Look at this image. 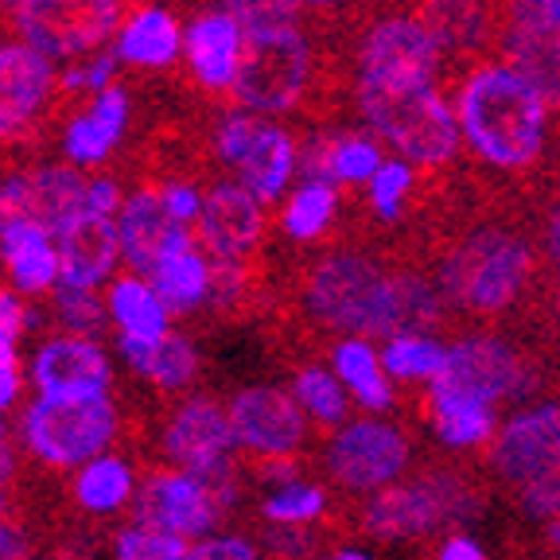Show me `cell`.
Here are the masks:
<instances>
[{
    "label": "cell",
    "instance_id": "13",
    "mask_svg": "<svg viewBox=\"0 0 560 560\" xmlns=\"http://www.w3.org/2000/svg\"><path fill=\"white\" fill-rule=\"evenodd\" d=\"M440 44L432 32L412 16L377 20L370 35L362 39V79L374 82H401V86H432L440 70Z\"/></svg>",
    "mask_w": 560,
    "mask_h": 560
},
{
    "label": "cell",
    "instance_id": "45",
    "mask_svg": "<svg viewBox=\"0 0 560 560\" xmlns=\"http://www.w3.org/2000/svg\"><path fill=\"white\" fill-rule=\"evenodd\" d=\"M117 560H184L187 541L172 534H152V529H137V525H125L114 541Z\"/></svg>",
    "mask_w": 560,
    "mask_h": 560
},
{
    "label": "cell",
    "instance_id": "56",
    "mask_svg": "<svg viewBox=\"0 0 560 560\" xmlns=\"http://www.w3.org/2000/svg\"><path fill=\"white\" fill-rule=\"evenodd\" d=\"M436 560H487V552H482V545L471 541V537H447V541L440 545Z\"/></svg>",
    "mask_w": 560,
    "mask_h": 560
},
{
    "label": "cell",
    "instance_id": "53",
    "mask_svg": "<svg viewBox=\"0 0 560 560\" xmlns=\"http://www.w3.org/2000/svg\"><path fill=\"white\" fill-rule=\"evenodd\" d=\"M121 187L114 184V179H105V175H97V179H86V191H82V210L86 214H102V219H114L117 210H121Z\"/></svg>",
    "mask_w": 560,
    "mask_h": 560
},
{
    "label": "cell",
    "instance_id": "55",
    "mask_svg": "<svg viewBox=\"0 0 560 560\" xmlns=\"http://www.w3.org/2000/svg\"><path fill=\"white\" fill-rule=\"evenodd\" d=\"M20 385H24L20 359H4V362H0V412L9 409V405L20 397Z\"/></svg>",
    "mask_w": 560,
    "mask_h": 560
},
{
    "label": "cell",
    "instance_id": "51",
    "mask_svg": "<svg viewBox=\"0 0 560 560\" xmlns=\"http://www.w3.org/2000/svg\"><path fill=\"white\" fill-rule=\"evenodd\" d=\"M522 506L529 517H541V522H560V475L549 479H537L525 487Z\"/></svg>",
    "mask_w": 560,
    "mask_h": 560
},
{
    "label": "cell",
    "instance_id": "57",
    "mask_svg": "<svg viewBox=\"0 0 560 560\" xmlns=\"http://www.w3.org/2000/svg\"><path fill=\"white\" fill-rule=\"evenodd\" d=\"M20 479V464H16V452H12L9 440H0V490H12Z\"/></svg>",
    "mask_w": 560,
    "mask_h": 560
},
{
    "label": "cell",
    "instance_id": "54",
    "mask_svg": "<svg viewBox=\"0 0 560 560\" xmlns=\"http://www.w3.org/2000/svg\"><path fill=\"white\" fill-rule=\"evenodd\" d=\"M510 9H514L510 24L557 27L560 32V0H510Z\"/></svg>",
    "mask_w": 560,
    "mask_h": 560
},
{
    "label": "cell",
    "instance_id": "62",
    "mask_svg": "<svg viewBox=\"0 0 560 560\" xmlns=\"http://www.w3.org/2000/svg\"><path fill=\"white\" fill-rule=\"evenodd\" d=\"M16 4H20V0H0V9H4V12H12Z\"/></svg>",
    "mask_w": 560,
    "mask_h": 560
},
{
    "label": "cell",
    "instance_id": "15",
    "mask_svg": "<svg viewBox=\"0 0 560 560\" xmlns=\"http://www.w3.org/2000/svg\"><path fill=\"white\" fill-rule=\"evenodd\" d=\"M195 226H199V245L214 261H249L261 245L265 210L242 184L222 179L202 195Z\"/></svg>",
    "mask_w": 560,
    "mask_h": 560
},
{
    "label": "cell",
    "instance_id": "42",
    "mask_svg": "<svg viewBox=\"0 0 560 560\" xmlns=\"http://www.w3.org/2000/svg\"><path fill=\"white\" fill-rule=\"evenodd\" d=\"M382 167V149L366 137H335L331 149V187L370 184V175Z\"/></svg>",
    "mask_w": 560,
    "mask_h": 560
},
{
    "label": "cell",
    "instance_id": "35",
    "mask_svg": "<svg viewBox=\"0 0 560 560\" xmlns=\"http://www.w3.org/2000/svg\"><path fill=\"white\" fill-rule=\"evenodd\" d=\"M335 210H339V191L331 184H300L289 195L280 226L289 230V237H296V242H312L331 226Z\"/></svg>",
    "mask_w": 560,
    "mask_h": 560
},
{
    "label": "cell",
    "instance_id": "39",
    "mask_svg": "<svg viewBox=\"0 0 560 560\" xmlns=\"http://www.w3.org/2000/svg\"><path fill=\"white\" fill-rule=\"evenodd\" d=\"M254 300V272H249V261H210V284H207V300L210 312L230 319L242 307H249Z\"/></svg>",
    "mask_w": 560,
    "mask_h": 560
},
{
    "label": "cell",
    "instance_id": "36",
    "mask_svg": "<svg viewBox=\"0 0 560 560\" xmlns=\"http://www.w3.org/2000/svg\"><path fill=\"white\" fill-rule=\"evenodd\" d=\"M51 315L59 319V335H74V339H102L109 312L97 300L94 289H70V284H55L51 296Z\"/></svg>",
    "mask_w": 560,
    "mask_h": 560
},
{
    "label": "cell",
    "instance_id": "58",
    "mask_svg": "<svg viewBox=\"0 0 560 560\" xmlns=\"http://www.w3.org/2000/svg\"><path fill=\"white\" fill-rule=\"evenodd\" d=\"M545 242H549V254H552V261L560 265V207L552 210L549 230H545Z\"/></svg>",
    "mask_w": 560,
    "mask_h": 560
},
{
    "label": "cell",
    "instance_id": "34",
    "mask_svg": "<svg viewBox=\"0 0 560 560\" xmlns=\"http://www.w3.org/2000/svg\"><path fill=\"white\" fill-rule=\"evenodd\" d=\"M377 359H382L385 377L432 382L444 366V342H436L432 335H394V339H385Z\"/></svg>",
    "mask_w": 560,
    "mask_h": 560
},
{
    "label": "cell",
    "instance_id": "29",
    "mask_svg": "<svg viewBox=\"0 0 560 560\" xmlns=\"http://www.w3.org/2000/svg\"><path fill=\"white\" fill-rule=\"evenodd\" d=\"M132 494H137L132 464L117 452H105V455H97V459H90L86 467H79L74 487H70L74 506L90 517L121 514V510L132 502Z\"/></svg>",
    "mask_w": 560,
    "mask_h": 560
},
{
    "label": "cell",
    "instance_id": "37",
    "mask_svg": "<svg viewBox=\"0 0 560 560\" xmlns=\"http://www.w3.org/2000/svg\"><path fill=\"white\" fill-rule=\"evenodd\" d=\"M296 405L304 412H312L315 420H324V424H342L347 420V389H342V382L331 374V370L324 366H304L296 370Z\"/></svg>",
    "mask_w": 560,
    "mask_h": 560
},
{
    "label": "cell",
    "instance_id": "22",
    "mask_svg": "<svg viewBox=\"0 0 560 560\" xmlns=\"http://www.w3.org/2000/svg\"><path fill=\"white\" fill-rule=\"evenodd\" d=\"M440 315H444V296H440V289L429 277H420V272H389L370 339L429 335V327L440 324Z\"/></svg>",
    "mask_w": 560,
    "mask_h": 560
},
{
    "label": "cell",
    "instance_id": "44",
    "mask_svg": "<svg viewBox=\"0 0 560 560\" xmlns=\"http://www.w3.org/2000/svg\"><path fill=\"white\" fill-rule=\"evenodd\" d=\"M117 140L121 137H117L114 129H105L94 114H82L70 121L67 137H62V149H67V156L74 160V164H97V160H105L114 152Z\"/></svg>",
    "mask_w": 560,
    "mask_h": 560
},
{
    "label": "cell",
    "instance_id": "50",
    "mask_svg": "<svg viewBox=\"0 0 560 560\" xmlns=\"http://www.w3.org/2000/svg\"><path fill=\"white\" fill-rule=\"evenodd\" d=\"M160 202H164L167 219H172L175 226H187V230H191V222L199 219V210H202V195L195 191V184H184V179L167 184L164 191H160Z\"/></svg>",
    "mask_w": 560,
    "mask_h": 560
},
{
    "label": "cell",
    "instance_id": "41",
    "mask_svg": "<svg viewBox=\"0 0 560 560\" xmlns=\"http://www.w3.org/2000/svg\"><path fill=\"white\" fill-rule=\"evenodd\" d=\"M300 0H219V12H226L242 35L272 32V27L296 24Z\"/></svg>",
    "mask_w": 560,
    "mask_h": 560
},
{
    "label": "cell",
    "instance_id": "1",
    "mask_svg": "<svg viewBox=\"0 0 560 560\" xmlns=\"http://www.w3.org/2000/svg\"><path fill=\"white\" fill-rule=\"evenodd\" d=\"M545 121L549 109L537 90L506 62L475 67L459 86V137L471 140V149L494 167L517 172L534 164L545 149Z\"/></svg>",
    "mask_w": 560,
    "mask_h": 560
},
{
    "label": "cell",
    "instance_id": "43",
    "mask_svg": "<svg viewBox=\"0 0 560 560\" xmlns=\"http://www.w3.org/2000/svg\"><path fill=\"white\" fill-rule=\"evenodd\" d=\"M409 191H412V167L405 160H382V167L370 175V207L385 222H394L401 214Z\"/></svg>",
    "mask_w": 560,
    "mask_h": 560
},
{
    "label": "cell",
    "instance_id": "23",
    "mask_svg": "<svg viewBox=\"0 0 560 560\" xmlns=\"http://www.w3.org/2000/svg\"><path fill=\"white\" fill-rule=\"evenodd\" d=\"M117 350L125 354L132 374L152 382L156 389H167V394L191 385L195 374H199V350H195L191 335L172 331V327L156 342H132L117 335Z\"/></svg>",
    "mask_w": 560,
    "mask_h": 560
},
{
    "label": "cell",
    "instance_id": "49",
    "mask_svg": "<svg viewBox=\"0 0 560 560\" xmlns=\"http://www.w3.org/2000/svg\"><path fill=\"white\" fill-rule=\"evenodd\" d=\"M184 560H261V549L245 537H207L199 545H187Z\"/></svg>",
    "mask_w": 560,
    "mask_h": 560
},
{
    "label": "cell",
    "instance_id": "8",
    "mask_svg": "<svg viewBox=\"0 0 560 560\" xmlns=\"http://www.w3.org/2000/svg\"><path fill=\"white\" fill-rule=\"evenodd\" d=\"M529 382V370L517 359V350L499 335H467L444 347V366L429 382V394L459 397V401L490 405L502 397H517Z\"/></svg>",
    "mask_w": 560,
    "mask_h": 560
},
{
    "label": "cell",
    "instance_id": "61",
    "mask_svg": "<svg viewBox=\"0 0 560 560\" xmlns=\"http://www.w3.org/2000/svg\"><path fill=\"white\" fill-rule=\"evenodd\" d=\"M549 541L560 549V522H549Z\"/></svg>",
    "mask_w": 560,
    "mask_h": 560
},
{
    "label": "cell",
    "instance_id": "38",
    "mask_svg": "<svg viewBox=\"0 0 560 560\" xmlns=\"http://www.w3.org/2000/svg\"><path fill=\"white\" fill-rule=\"evenodd\" d=\"M420 24L432 32L440 51H444V47H464L479 35L482 9H479V0H432Z\"/></svg>",
    "mask_w": 560,
    "mask_h": 560
},
{
    "label": "cell",
    "instance_id": "18",
    "mask_svg": "<svg viewBox=\"0 0 560 560\" xmlns=\"http://www.w3.org/2000/svg\"><path fill=\"white\" fill-rule=\"evenodd\" d=\"M117 242H121V257L129 261L132 277H152L156 265L172 254L191 249L195 237L187 226H175L167 219L164 202H160L156 187H140L137 195L121 202V222H117Z\"/></svg>",
    "mask_w": 560,
    "mask_h": 560
},
{
    "label": "cell",
    "instance_id": "60",
    "mask_svg": "<svg viewBox=\"0 0 560 560\" xmlns=\"http://www.w3.org/2000/svg\"><path fill=\"white\" fill-rule=\"evenodd\" d=\"M331 560H370V557H362V552H354V549H342V552H335Z\"/></svg>",
    "mask_w": 560,
    "mask_h": 560
},
{
    "label": "cell",
    "instance_id": "6",
    "mask_svg": "<svg viewBox=\"0 0 560 560\" xmlns=\"http://www.w3.org/2000/svg\"><path fill=\"white\" fill-rule=\"evenodd\" d=\"M389 272L362 254H327L307 272L304 304L315 324L342 331L347 339H370L374 335L377 307Z\"/></svg>",
    "mask_w": 560,
    "mask_h": 560
},
{
    "label": "cell",
    "instance_id": "32",
    "mask_svg": "<svg viewBox=\"0 0 560 560\" xmlns=\"http://www.w3.org/2000/svg\"><path fill=\"white\" fill-rule=\"evenodd\" d=\"M335 377L342 382V389H350V397L366 409H389L394 405V385L385 377L382 359L366 339H342L335 347Z\"/></svg>",
    "mask_w": 560,
    "mask_h": 560
},
{
    "label": "cell",
    "instance_id": "59",
    "mask_svg": "<svg viewBox=\"0 0 560 560\" xmlns=\"http://www.w3.org/2000/svg\"><path fill=\"white\" fill-rule=\"evenodd\" d=\"M51 560H90V557H86V549H79L74 541H59L51 549Z\"/></svg>",
    "mask_w": 560,
    "mask_h": 560
},
{
    "label": "cell",
    "instance_id": "4",
    "mask_svg": "<svg viewBox=\"0 0 560 560\" xmlns=\"http://www.w3.org/2000/svg\"><path fill=\"white\" fill-rule=\"evenodd\" d=\"M24 447L47 471H79L90 459L114 447L121 412L114 397H67V401H32L24 409Z\"/></svg>",
    "mask_w": 560,
    "mask_h": 560
},
{
    "label": "cell",
    "instance_id": "19",
    "mask_svg": "<svg viewBox=\"0 0 560 560\" xmlns=\"http://www.w3.org/2000/svg\"><path fill=\"white\" fill-rule=\"evenodd\" d=\"M55 90L51 59L27 44H0V140H16L44 114Z\"/></svg>",
    "mask_w": 560,
    "mask_h": 560
},
{
    "label": "cell",
    "instance_id": "40",
    "mask_svg": "<svg viewBox=\"0 0 560 560\" xmlns=\"http://www.w3.org/2000/svg\"><path fill=\"white\" fill-rule=\"evenodd\" d=\"M324 510H327V494L319 487H307V482L277 487L261 502V517L272 525H307L315 517H324Z\"/></svg>",
    "mask_w": 560,
    "mask_h": 560
},
{
    "label": "cell",
    "instance_id": "17",
    "mask_svg": "<svg viewBox=\"0 0 560 560\" xmlns=\"http://www.w3.org/2000/svg\"><path fill=\"white\" fill-rule=\"evenodd\" d=\"M109 382H114L109 359H105V350L90 339L51 335L32 359V385L47 401L109 394Z\"/></svg>",
    "mask_w": 560,
    "mask_h": 560
},
{
    "label": "cell",
    "instance_id": "25",
    "mask_svg": "<svg viewBox=\"0 0 560 560\" xmlns=\"http://www.w3.org/2000/svg\"><path fill=\"white\" fill-rule=\"evenodd\" d=\"M506 67L517 70L537 97L560 109V32L557 27H529V24H510L506 27Z\"/></svg>",
    "mask_w": 560,
    "mask_h": 560
},
{
    "label": "cell",
    "instance_id": "30",
    "mask_svg": "<svg viewBox=\"0 0 560 560\" xmlns=\"http://www.w3.org/2000/svg\"><path fill=\"white\" fill-rule=\"evenodd\" d=\"M105 312L114 315L117 335L132 342H156L160 335L167 331V319H172V315L164 312V304L156 300V292H152V284L140 277L114 280Z\"/></svg>",
    "mask_w": 560,
    "mask_h": 560
},
{
    "label": "cell",
    "instance_id": "21",
    "mask_svg": "<svg viewBox=\"0 0 560 560\" xmlns=\"http://www.w3.org/2000/svg\"><path fill=\"white\" fill-rule=\"evenodd\" d=\"M82 191H86V175L70 164H47L35 167V172H24L20 175L24 222H32V226L55 237L70 219L82 214Z\"/></svg>",
    "mask_w": 560,
    "mask_h": 560
},
{
    "label": "cell",
    "instance_id": "5",
    "mask_svg": "<svg viewBox=\"0 0 560 560\" xmlns=\"http://www.w3.org/2000/svg\"><path fill=\"white\" fill-rule=\"evenodd\" d=\"M312 67L315 59L307 35L296 32V24L272 27L242 39V55L226 90L245 114H284L304 97Z\"/></svg>",
    "mask_w": 560,
    "mask_h": 560
},
{
    "label": "cell",
    "instance_id": "12",
    "mask_svg": "<svg viewBox=\"0 0 560 560\" xmlns=\"http://www.w3.org/2000/svg\"><path fill=\"white\" fill-rule=\"evenodd\" d=\"M490 467L506 482H529L560 475V405L545 401L522 409L490 436Z\"/></svg>",
    "mask_w": 560,
    "mask_h": 560
},
{
    "label": "cell",
    "instance_id": "33",
    "mask_svg": "<svg viewBox=\"0 0 560 560\" xmlns=\"http://www.w3.org/2000/svg\"><path fill=\"white\" fill-rule=\"evenodd\" d=\"M429 417L432 432L444 440L447 447H475L487 444L494 436V409L479 401H459V397H436L429 394Z\"/></svg>",
    "mask_w": 560,
    "mask_h": 560
},
{
    "label": "cell",
    "instance_id": "10",
    "mask_svg": "<svg viewBox=\"0 0 560 560\" xmlns=\"http://www.w3.org/2000/svg\"><path fill=\"white\" fill-rule=\"evenodd\" d=\"M409 467V440L389 420H350L327 447V471L342 490L374 494Z\"/></svg>",
    "mask_w": 560,
    "mask_h": 560
},
{
    "label": "cell",
    "instance_id": "52",
    "mask_svg": "<svg viewBox=\"0 0 560 560\" xmlns=\"http://www.w3.org/2000/svg\"><path fill=\"white\" fill-rule=\"evenodd\" d=\"M0 560H32V534L16 506L12 514H0Z\"/></svg>",
    "mask_w": 560,
    "mask_h": 560
},
{
    "label": "cell",
    "instance_id": "11",
    "mask_svg": "<svg viewBox=\"0 0 560 560\" xmlns=\"http://www.w3.org/2000/svg\"><path fill=\"white\" fill-rule=\"evenodd\" d=\"M129 510L137 529L172 534L184 537V541L210 534V525L222 522L219 506L210 502L202 482L184 471H149L137 487V494H132Z\"/></svg>",
    "mask_w": 560,
    "mask_h": 560
},
{
    "label": "cell",
    "instance_id": "47",
    "mask_svg": "<svg viewBox=\"0 0 560 560\" xmlns=\"http://www.w3.org/2000/svg\"><path fill=\"white\" fill-rule=\"evenodd\" d=\"M32 324H39V315L16 296V292L0 289V362L16 359V342L20 335L27 331Z\"/></svg>",
    "mask_w": 560,
    "mask_h": 560
},
{
    "label": "cell",
    "instance_id": "7",
    "mask_svg": "<svg viewBox=\"0 0 560 560\" xmlns=\"http://www.w3.org/2000/svg\"><path fill=\"white\" fill-rule=\"evenodd\" d=\"M121 0H20L9 20L44 59H74L97 51L121 27Z\"/></svg>",
    "mask_w": 560,
    "mask_h": 560
},
{
    "label": "cell",
    "instance_id": "63",
    "mask_svg": "<svg viewBox=\"0 0 560 560\" xmlns=\"http://www.w3.org/2000/svg\"><path fill=\"white\" fill-rule=\"evenodd\" d=\"M300 4H315L319 9V4H335V0H300Z\"/></svg>",
    "mask_w": 560,
    "mask_h": 560
},
{
    "label": "cell",
    "instance_id": "46",
    "mask_svg": "<svg viewBox=\"0 0 560 560\" xmlns=\"http://www.w3.org/2000/svg\"><path fill=\"white\" fill-rule=\"evenodd\" d=\"M261 125H265V117H257V114H230L226 121H222L219 137H214V156H219L222 164L237 167L245 152L254 149Z\"/></svg>",
    "mask_w": 560,
    "mask_h": 560
},
{
    "label": "cell",
    "instance_id": "28",
    "mask_svg": "<svg viewBox=\"0 0 560 560\" xmlns=\"http://www.w3.org/2000/svg\"><path fill=\"white\" fill-rule=\"evenodd\" d=\"M184 51V35L175 24L172 12L164 9H140L129 16L117 32V62H132V67H172Z\"/></svg>",
    "mask_w": 560,
    "mask_h": 560
},
{
    "label": "cell",
    "instance_id": "48",
    "mask_svg": "<svg viewBox=\"0 0 560 560\" xmlns=\"http://www.w3.org/2000/svg\"><path fill=\"white\" fill-rule=\"evenodd\" d=\"M114 70H117V55L102 51L97 59H90L86 67H70L59 82H62V90H67V94H82V90H90V94H102L105 86H114Z\"/></svg>",
    "mask_w": 560,
    "mask_h": 560
},
{
    "label": "cell",
    "instance_id": "20",
    "mask_svg": "<svg viewBox=\"0 0 560 560\" xmlns=\"http://www.w3.org/2000/svg\"><path fill=\"white\" fill-rule=\"evenodd\" d=\"M51 242L59 254V284H70V289L97 292L114 277V265L121 257L117 222L102 219V214H86V210L79 219H70Z\"/></svg>",
    "mask_w": 560,
    "mask_h": 560
},
{
    "label": "cell",
    "instance_id": "9",
    "mask_svg": "<svg viewBox=\"0 0 560 560\" xmlns=\"http://www.w3.org/2000/svg\"><path fill=\"white\" fill-rule=\"evenodd\" d=\"M467 510V490L452 479H412V482H389L374 490L370 502L362 506V525L370 537L382 541H409L424 537L432 529L459 517Z\"/></svg>",
    "mask_w": 560,
    "mask_h": 560
},
{
    "label": "cell",
    "instance_id": "3",
    "mask_svg": "<svg viewBox=\"0 0 560 560\" xmlns=\"http://www.w3.org/2000/svg\"><path fill=\"white\" fill-rule=\"evenodd\" d=\"M534 272L529 245L502 230H479L440 261V296L464 312H502L522 296Z\"/></svg>",
    "mask_w": 560,
    "mask_h": 560
},
{
    "label": "cell",
    "instance_id": "27",
    "mask_svg": "<svg viewBox=\"0 0 560 560\" xmlns=\"http://www.w3.org/2000/svg\"><path fill=\"white\" fill-rule=\"evenodd\" d=\"M0 257L9 265L12 284L27 296H39L59 284V254H55L51 234H44L32 222H12L0 230Z\"/></svg>",
    "mask_w": 560,
    "mask_h": 560
},
{
    "label": "cell",
    "instance_id": "14",
    "mask_svg": "<svg viewBox=\"0 0 560 560\" xmlns=\"http://www.w3.org/2000/svg\"><path fill=\"white\" fill-rule=\"evenodd\" d=\"M226 420L234 432V447L249 452L254 459L292 455L307 436V412L296 405V397L277 385H254L234 394Z\"/></svg>",
    "mask_w": 560,
    "mask_h": 560
},
{
    "label": "cell",
    "instance_id": "16",
    "mask_svg": "<svg viewBox=\"0 0 560 560\" xmlns=\"http://www.w3.org/2000/svg\"><path fill=\"white\" fill-rule=\"evenodd\" d=\"M164 455L184 475H202L234 459V432L222 401L207 394L187 397L164 424Z\"/></svg>",
    "mask_w": 560,
    "mask_h": 560
},
{
    "label": "cell",
    "instance_id": "26",
    "mask_svg": "<svg viewBox=\"0 0 560 560\" xmlns=\"http://www.w3.org/2000/svg\"><path fill=\"white\" fill-rule=\"evenodd\" d=\"M292 172H296V144L280 125L265 121L254 149L245 152L242 164H237V184L265 207V202H277L284 195Z\"/></svg>",
    "mask_w": 560,
    "mask_h": 560
},
{
    "label": "cell",
    "instance_id": "31",
    "mask_svg": "<svg viewBox=\"0 0 560 560\" xmlns=\"http://www.w3.org/2000/svg\"><path fill=\"white\" fill-rule=\"evenodd\" d=\"M152 292L164 304L167 315H187L207 300V284H210V261L199 249H184V254H172L156 265V272L149 277Z\"/></svg>",
    "mask_w": 560,
    "mask_h": 560
},
{
    "label": "cell",
    "instance_id": "2",
    "mask_svg": "<svg viewBox=\"0 0 560 560\" xmlns=\"http://www.w3.org/2000/svg\"><path fill=\"white\" fill-rule=\"evenodd\" d=\"M359 109L366 125L417 164H444L459 149L452 105L432 86L359 79Z\"/></svg>",
    "mask_w": 560,
    "mask_h": 560
},
{
    "label": "cell",
    "instance_id": "64",
    "mask_svg": "<svg viewBox=\"0 0 560 560\" xmlns=\"http://www.w3.org/2000/svg\"><path fill=\"white\" fill-rule=\"evenodd\" d=\"M0 440H9V429H4V417H0Z\"/></svg>",
    "mask_w": 560,
    "mask_h": 560
},
{
    "label": "cell",
    "instance_id": "24",
    "mask_svg": "<svg viewBox=\"0 0 560 560\" xmlns=\"http://www.w3.org/2000/svg\"><path fill=\"white\" fill-rule=\"evenodd\" d=\"M242 27L226 16V12H202L191 27H187V59L195 67V79L207 90H226L234 79L237 55H242Z\"/></svg>",
    "mask_w": 560,
    "mask_h": 560
}]
</instances>
